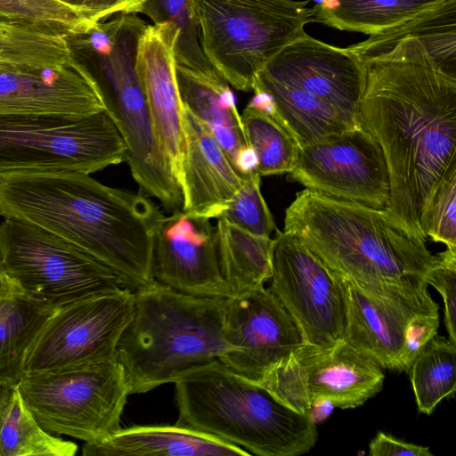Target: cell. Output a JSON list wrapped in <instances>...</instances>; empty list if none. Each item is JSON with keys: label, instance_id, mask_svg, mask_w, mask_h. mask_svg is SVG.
<instances>
[{"label": "cell", "instance_id": "24", "mask_svg": "<svg viewBox=\"0 0 456 456\" xmlns=\"http://www.w3.org/2000/svg\"><path fill=\"white\" fill-rule=\"evenodd\" d=\"M54 310L30 297L4 273L0 289V384H19L28 354Z\"/></svg>", "mask_w": 456, "mask_h": 456}, {"label": "cell", "instance_id": "11", "mask_svg": "<svg viewBox=\"0 0 456 456\" xmlns=\"http://www.w3.org/2000/svg\"><path fill=\"white\" fill-rule=\"evenodd\" d=\"M382 370L370 356L342 339L330 348L303 345L270 369L258 384L309 416L311 404L319 399L341 409L362 405L382 389Z\"/></svg>", "mask_w": 456, "mask_h": 456}, {"label": "cell", "instance_id": "2", "mask_svg": "<svg viewBox=\"0 0 456 456\" xmlns=\"http://www.w3.org/2000/svg\"><path fill=\"white\" fill-rule=\"evenodd\" d=\"M0 216L52 232L118 273L143 256L153 221L147 197L81 172L0 176Z\"/></svg>", "mask_w": 456, "mask_h": 456}, {"label": "cell", "instance_id": "39", "mask_svg": "<svg viewBox=\"0 0 456 456\" xmlns=\"http://www.w3.org/2000/svg\"><path fill=\"white\" fill-rule=\"evenodd\" d=\"M334 405L329 400L319 399L311 404L309 416L315 424L324 420L334 409Z\"/></svg>", "mask_w": 456, "mask_h": 456}, {"label": "cell", "instance_id": "1", "mask_svg": "<svg viewBox=\"0 0 456 456\" xmlns=\"http://www.w3.org/2000/svg\"><path fill=\"white\" fill-rule=\"evenodd\" d=\"M362 65L359 124L385 158L390 192L384 209L427 241L423 212L456 167V77L442 71L417 38Z\"/></svg>", "mask_w": 456, "mask_h": 456}, {"label": "cell", "instance_id": "3", "mask_svg": "<svg viewBox=\"0 0 456 456\" xmlns=\"http://www.w3.org/2000/svg\"><path fill=\"white\" fill-rule=\"evenodd\" d=\"M284 232L339 277L370 291L419 293L438 256L385 209L304 189L286 208Z\"/></svg>", "mask_w": 456, "mask_h": 456}, {"label": "cell", "instance_id": "19", "mask_svg": "<svg viewBox=\"0 0 456 456\" xmlns=\"http://www.w3.org/2000/svg\"><path fill=\"white\" fill-rule=\"evenodd\" d=\"M183 131L178 178L182 210L196 217L219 218L245 177L235 170L207 125L184 107Z\"/></svg>", "mask_w": 456, "mask_h": 456}, {"label": "cell", "instance_id": "13", "mask_svg": "<svg viewBox=\"0 0 456 456\" xmlns=\"http://www.w3.org/2000/svg\"><path fill=\"white\" fill-rule=\"evenodd\" d=\"M134 308L127 288L56 308L28 354L24 375L116 360Z\"/></svg>", "mask_w": 456, "mask_h": 456}, {"label": "cell", "instance_id": "20", "mask_svg": "<svg viewBox=\"0 0 456 456\" xmlns=\"http://www.w3.org/2000/svg\"><path fill=\"white\" fill-rule=\"evenodd\" d=\"M175 65L173 46L149 24L140 40L136 69L156 135L178 182L183 131Z\"/></svg>", "mask_w": 456, "mask_h": 456}, {"label": "cell", "instance_id": "37", "mask_svg": "<svg viewBox=\"0 0 456 456\" xmlns=\"http://www.w3.org/2000/svg\"><path fill=\"white\" fill-rule=\"evenodd\" d=\"M81 12L92 23L120 13H137L146 0H58Z\"/></svg>", "mask_w": 456, "mask_h": 456}, {"label": "cell", "instance_id": "36", "mask_svg": "<svg viewBox=\"0 0 456 456\" xmlns=\"http://www.w3.org/2000/svg\"><path fill=\"white\" fill-rule=\"evenodd\" d=\"M438 327V313L418 314L410 320L404 332L401 356L403 371L407 372L420 351L437 335Z\"/></svg>", "mask_w": 456, "mask_h": 456}, {"label": "cell", "instance_id": "12", "mask_svg": "<svg viewBox=\"0 0 456 456\" xmlns=\"http://www.w3.org/2000/svg\"><path fill=\"white\" fill-rule=\"evenodd\" d=\"M273 240L269 290L293 318L305 344L335 346L346 325L341 278L293 234L276 229Z\"/></svg>", "mask_w": 456, "mask_h": 456}, {"label": "cell", "instance_id": "23", "mask_svg": "<svg viewBox=\"0 0 456 456\" xmlns=\"http://www.w3.org/2000/svg\"><path fill=\"white\" fill-rule=\"evenodd\" d=\"M417 38L436 66L456 77V0L422 12L366 40L346 47L362 64L386 54L399 41Z\"/></svg>", "mask_w": 456, "mask_h": 456}, {"label": "cell", "instance_id": "7", "mask_svg": "<svg viewBox=\"0 0 456 456\" xmlns=\"http://www.w3.org/2000/svg\"><path fill=\"white\" fill-rule=\"evenodd\" d=\"M310 0H193L201 50L235 89L252 91L256 74L311 22Z\"/></svg>", "mask_w": 456, "mask_h": 456}, {"label": "cell", "instance_id": "10", "mask_svg": "<svg viewBox=\"0 0 456 456\" xmlns=\"http://www.w3.org/2000/svg\"><path fill=\"white\" fill-rule=\"evenodd\" d=\"M0 263L21 290L53 309L125 288L113 270L87 252L15 219L0 223Z\"/></svg>", "mask_w": 456, "mask_h": 456}, {"label": "cell", "instance_id": "6", "mask_svg": "<svg viewBox=\"0 0 456 456\" xmlns=\"http://www.w3.org/2000/svg\"><path fill=\"white\" fill-rule=\"evenodd\" d=\"M364 66L346 49L304 30L256 74L252 91L272 100L299 147L360 127Z\"/></svg>", "mask_w": 456, "mask_h": 456}, {"label": "cell", "instance_id": "15", "mask_svg": "<svg viewBox=\"0 0 456 456\" xmlns=\"http://www.w3.org/2000/svg\"><path fill=\"white\" fill-rule=\"evenodd\" d=\"M223 336L232 350L220 362L256 383L305 345L293 318L264 286L226 298Z\"/></svg>", "mask_w": 456, "mask_h": 456}, {"label": "cell", "instance_id": "25", "mask_svg": "<svg viewBox=\"0 0 456 456\" xmlns=\"http://www.w3.org/2000/svg\"><path fill=\"white\" fill-rule=\"evenodd\" d=\"M445 0H317L311 22L343 31L376 35Z\"/></svg>", "mask_w": 456, "mask_h": 456}, {"label": "cell", "instance_id": "5", "mask_svg": "<svg viewBox=\"0 0 456 456\" xmlns=\"http://www.w3.org/2000/svg\"><path fill=\"white\" fill-rule=\"evenodd\" d=\"M178 419L190 428L259 456H297L317 441L316 424L260 384L220 361L175 383Z\"/></svg>", "mask_w": 456, "mask_h": 456}, {"label": "cell", "instance_id": "40", "mask_svg": "<svg viewBox=\"0 0 456 456\" xmlns=\"http://www.w3.org/2000/svg\"><path fill=\"white\" fill-rule=\"evenodd\" d=\"M14 387L0 384V428L7 411Z\"/></svg>", "mask_w": 456, "mask_h": 456}, {"label": "cell", "instance_id": "22", "mask_svg": "<svg viewBox=\"0 0 456 456\" xmlns=\"http://www.w3.org/2000/svg\"><path fill=\"white\" fill-rule=\"evenodd\" d=\"M175 75L183 107L207 125L235 168L249 145L228 82L216 70L199 71L179 64Z\"/></svg>", "mask_w": 456, "mask_h": 456}, {"label": "cell", "instance_id": "14", "mask_svg": "<svg viewBox=\"0 0 456 456\" xmlns=\"http://www.w3.org/2000/svg\"><path fill=\"white\" fill-rule=\"evenodd\" d=\"M289 178L306 189L378 209L389 200L382 150L361 126L298 147Z\"/></svg>", "mask_w": 456, "mask_h": 456}, {"label": "cell", "instance_id": "30", "mask_svg": "<svg viewBox=\"0 0 456 456\" xmlns=\"http://www.w3.org/2000/svg\"><path fill=\"white\" fill-rule=\"evenodd\" d=\"M77 445L45 430L14 387L0 428V456H73Z\"/></svg>", "mask_w": 456, "mask_h": 456}, {"label": "cell", "instance_id": "31", "mask_svg": "<svg viewBox=\"0 0 456 456\" xmlns=\"http://www.w3.org/2000/svg\"><path fill=\"white\" fill-rule=\"evenodd\" d=\"M240 118L248 144L257 158L258 175L290 173L299 147L290 133L271 115L249 103Z\"/></svg>", "mask_w": 456, "mask_h": 456}, {"label": "cell", "instance_id": "26", "mask_svg": "<svg viewBox=\"0 0 456 456\" xmlns=\"http://www.w3.org/2000/svg\"><path fill=\"white\" fill-rule=\"evenodd\" d=\"M217 219L219 265L232 295L264 286L272 276L274 240L252 234L223 218Z\"/></svg>", "mask_w": 456, "mask_h": 456}, {"label": "cell", "instance_id": "35", "mask_svg": "<svg viewBox=\"0 0 456 456\" xmlns=\"http://www.w3.org/2000/svg\"><path fill=\"white\" fill-rule=\"evenodd\" d=\"M437 256L438 261L426 281L442 295L449 340L456 345V250L446 248Z\"/></svg>", "mask_w": 456, "mask_h": 456}, {"label": "cell", "instance_id": "9", "mask_svg": "<svg viewBox=\"0 0 456 456\" xmlns=\"http://www.w3.org/2000/svg\"><path fill=\"white\" fill-rule=\"evenodd\" d=\"M16 387L45 430L88 444L102 442L121 428L129 395L116 360L25 374Z\"/></svg>", "mask_w": 456, "mask_h": 456}, {"label": "cell", "instance_id": "18", "mask_svg": "<svg viewBox=\"0 0 456 456\" xmlns=\"http://www.w3.org/2000/svg\"><path fill=\"white\" fill-rule=\"evenodd\" d=\"M103 110L90 74L75 55L57 67L0 63V114L86 117Z\"/></svg>", "mask_w": 456, "mask_h": 456}, {"label": "cell", "instance_id": "33", "mask_svg": "<svg viewBox=\"0 0 456 456\" xmlns=\"http://www.w3.org/2000/svg\"><path fill=\"white\" fill-rule=\"evenodd\" d=\"M260 182L261 176L256 171L247 175L241 187L219 218L252 234L270 237L277 228L261 193Z\"/></svg>", "mask_w": 456, "mask_h": 456}, {"label": "cell", "instance_id": "42", "mask_svg": "<svg viewBox=\"0 0 456 456\" xmlns=\"http://www.w3.org/2000/svg\"><path fill=\"white\" fill-rule=\"evenodd\" d=\"M3 275H4V273L2 275H0V289H1V282H2Z\"/></svg>", "mask_w": 456, "mask_h": 456}, {"label": "cell", "instance_id": "21", "mask_svg": "<svg viewBox=\"0 0 456 456\" xmlns=\"http://www.w3.org/2000/svg\"><path fill=\"white\" fill-rule=\"evenodd\" d=\"M84 456H249L245 449L206 433L175 425L119 428L107 439L85 443Z\"/></svg>", "mask_w": 456, "mask_h": 456}, {"label": "cell", "instance_id": "41", "mask_svg": "<svg viewBox=\"0 0 456 456\" xmlns=\"http://www.w3.org/2000/svg\"><path fill=\"white\" fill-rule=\"evenodd\" d=\"M4 273L3 272V268H2V265H1V263H0V275H2Z\"/></svg>", "mask_w": 456, "mask_h": 456}, {"label": "cell", "instance_id": "32", "mask_svg": "<svg viewBox=\"0 0 456 456\" xmlns=\"http://www.w3.org/2000/svg\"><path fill=\"white\" fill-rule=\"evenodd\" d=\"M0 18L46 27L69 36L86 32L94 25L81 12L58 0H0Z\"/></svg>", "mask_w": 456, "mask_h": 456}, {"label": "cell", "instance_id": "17", "mask_svg": "<svg viewBox=\"0 0 456 456\" xmlns=\"http://www.w3.org/2000/svg\"><path fill=\"white\" fill-rule=\"evenodd\" d=\"M341 280L346 297L343 339L383 369L403 371L401 356L408 322L418 314L438 313V305L428 290L375 292Z\"/></svg>", "mask_w": 456, "mask_h": 456}, {"label": "cell", "instance_id": "28", "mask_svg": "<svg viewBox=\"0 0 456 456\" xmlns=\"http://www.w3.org/2000/svg\"><path fill=\"white\" fill-rule=\"evenodd\" d=\"M139 12L148 16L173 46L176 64L204 72L215 70L200 47L193 0H146Z\"/></svg>", "mask_w": 456, "mask_h": 456}, {"label": "cell", "instance_id": "27", "mask_svg": "<svg viewBox=\"0 0 456 456\" xmlns=\"http://www.w3.org/2000/svg\"><path fill=\"white\" fill-rule=\"evenodd\" d=\"M73 58L68 34L0 18V63L57 67Z\"/></svg>", "mask_w": 456, "mask_h": 456}, {"label": "cell", "instance_id": "38", "mask_svg": "<svg viewBox=\"0 0 456 456\" xmlns=\"http://www.w3.org/2000/svg\"><path fill=\"white\" fill-rule=\"evenodd\" d=\"M371 456H433L429 448L398 440L381 431L370 443Z\"/></svg>", "mask_w": 456, "mask_h": 456}, {"label": "cell", "instance_id": "16", "mask_svg": "<svg viewBox=\"0 0 456 456\" xmlns=\"http://www.w3.org/2000/svg\"><path fill=\"white\" fill-rule=\"evenodd\" d=\"M151 273L155 281L188 295L233 296L221 273L216 226L210 219L183 210L163 216L159 222L153 238Z\"/></svg>", "mask_w": 456, "mask_h": 456}, {"label": "cell", "instance_id": "34", "mask_svg": "<svg viewBox=\"0 0 456 456\" xmlns=\"http://www.w3.org/2000/svg\"><path fill=\"white\" fill-rule=\"evenodd\" d=\"M425 236L456 250V167L447 171L421 217Z\"/></svg>", "mask_w": 456, "mask_h": 456}, {"label": "cell", "instance_id": "29", "mask_svg": "<svg viewBox=\"0 0 456 456\" xmlns=\"http://www.w3.org/2000/svg\"><path fill=\"white\" fill-rule=\"evenodd\" d=\"M419 411L431 414L456 391V345L444 337H434L407 370Z\"/></svg>", "mask_w": 456, "mask_h": 456}, {"label": "cell", "instance_id": "4", "mask_svg": "<svg viewBox=\"0 0 456 456\" xmlns=\"http://www.w3.org/2000/svg\"><path fill=\"white\" fill-rule=\"evenodd\" d=\"M116 361L129 395L175 383L232 350L223 336L226 298L188 295L157 281L135 290Z\"/></svg>", "mask_w": 456, "mask_h": 456}, {"label": "cell", "instance_id": "8", "mask_svg": "<svg viewBox=\"0 0 456 456\" xmlns=\"http://www.w3.org/2000/svg\"><path fill=\"white\" fill-rule=\"evenodd\" d=\"M126 153L105 110L86 117L0 114V176L91 174L125 161Z\"/></svg>", "mask_w": 456, "mask_h": 456}]
</instances>
